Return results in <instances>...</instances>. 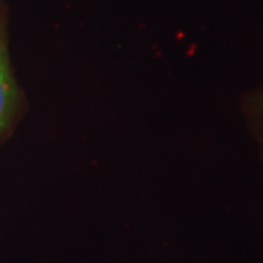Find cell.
I'll list each match as a JSON object with an SVG mask.
<instances>
[{"instance_id":"obj_1","label":"cell","mask_w":263,"mask_h":263,"mask_svg":"<svg viewBox=\"0 0 263 263\" xmlns=\"http://www.w3.org/2000/svg\"><path fill=\"white\" fill-rule=\"evenodd\" d=\"M16 99V89L4 51L0 47V130L8 124Z\"/></svg>"},{"instance_id":"obj_2","label":"cell","mask_w":263,"mask_h":263,"mask_svg":"<svg viewBox=\"0 0 263 263\" xmlns=\"http://www.w3.org/2000/svg\"><path fill=\"white\" fill-rule=\"evenodd\" d=\"M258 110L261 111V114H262V116H263V100L261 101V104H259V107H258Z\"/></svg>"}]
</instances>
